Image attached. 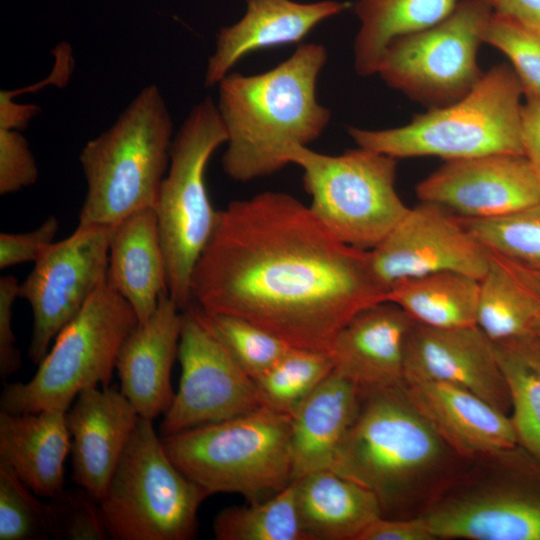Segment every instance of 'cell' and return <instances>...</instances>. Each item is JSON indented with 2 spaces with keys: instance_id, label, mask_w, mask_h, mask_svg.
I'll return each mask as SVG.
<instances>
[{
  "instance_id": "1",
  "label": "cell",
  "mask_w": 540,
  "mask_h": 540,
  "mask_svg": "<svg viewBox=\"0 0 540 540\" xmlns=\"http://www.w3.org/2000/svg\"><path fill=\"white\" fill-rule=\"evenodd\" d=\"M192 303L298 348L328 352L357 313L387 301L367 250L340 241L309 206L266 191L219 211L191 280Z\"/></svg>"
},
{
  "instance_id": "2",
  "label": "cell",
  "mask_w": 540,
  "mask_h": 540,
  "mask_svg": "<svg viewBox=\"0 0 540 540\" xmlns=\"http://www.w3.org/2000/svg\"><path fill=\"white\" fill-rule=\"evenodd\" d=\"M327 59L322 44L301 43L266 72H230L217 84L228 177L248 182L272 175L288 165L289 146H308L322 135L331 111L318 102L317 81Z\"/></svg>"
},
{
  "instance_id": "3",
  "label": "cell",
  "mask_w": 540,
  "mask_h": 540,
  "mask_svg": "<svg viewBox=\"0 0 540 540\" xmlns=\"http://www.w3.org/2000/svg\"><path fill=\"white\" fill-rule=\"evenodd\" d=\"M173 121L156 84L141 89L117 120L79 155L87 192L80 225L113 226L155 207L168 171Z\"/></svg>"
},
{
  "instance_id": "4",
  "label": "cell",
  "mask_w": 540,
  "mask_h": 540,
  "mask_svg": "<svg viewBox=\"0 0 540 540\" xmlns=\"http://www.w3.org/2000/svg\"><path fill=\"white\" fill-rule=\"evenodd\" d=\"M447 447L404 386L381 389L362 393L330 469L373 492L389 517L439 472Z\"/></svg>"
},
{
  "instance_id": "5",
  "label": "cell",
  "mask_w": 540,
  "mask_h": 540,
  "mask_svg": "<svg viewBox=\"0 0 540 540\" xmlns=\"http://www.w3.org/2000/svg\"><path fill=\"white\" fill-rule=\"evenodd\" d=\"M524 95L513 68L499 64L461 99L430 108L403 126H349L347 132L358 147L395 159L436 156L447 161L492 153L524 155Z\"/></svg>"
},
{
  "instance_id": "6",
  "label": "cell",
  "mask_w": 540,
  "mask_h": 540,
  "mask_svg": "<svg viewBox=\"0 0 540 540\" xmlns=\"http://www.w3.org/2000/svg\"><path fill=\"white\" fill-rule=\"evenodd\" d=\"M161 439L174 465L209 495L257 503L293 482L290 415L266 406Z\"/></svg>"
},
{
  "instance_id": "7",
  "label": "cell",
  "mask_w": 540,
  "mask_h": 540,
  "mask_svg": "<svg viewBox=\"0 0 540 540\" xmlns=\"http://www.w3.org/2000/svg\"><path fill=\"white\" fill-rule=\"evenodd\" d=\"M226 142L227 133L216 103L205 98L193 106L173 137L168 171L154 207L166 261L168 294L181 311L192 304L193 271L219 216L208 196L206 166Z\"/></svg>"
},
{
  "instance_id": "8",
  "label": "cell",
  "mask_w": 540,
  "mask_h": 540,
  "mask_svg": "<svg viewBox=\"0 0 540 540\" xmlns=\"http://www.w3.org/2000/svg\"><path fill=\"white\" fill-rule=\"evenodd\" d=\"M138 323L132 306L106 282L60 331L34 376L4 385L0 410L67 411L83 390L107 387L119 350Z\"/></svg>"
},
{
  "instance_id": "9",
  "label": "cell",
  "mask_w": 540,
  "mask_h": 540,
  "mask_svg": "<svg viewBox=\"0 0 540 540\" xmlns=\"http://www.w3.org/2000/svg\"><path fill=\"white\" fill-rule=\"evenodd\" d=\"M141 418L99 502L113 540H191L198 510L210 495L170 460L153 427Z\"/></svg>"
},
{
  "instance_id": "10",
  "label": "cell",
  "mask_w": 540,
  "mask_h": 540,
  "mask_svg": "<svg viewBox=\"0 0 540 540\" xmlns=\"http://www.w3.org/2000/svg\"><path fill=\"white\" fill-rule=\"evenodd\" d=\"M285 159L302 168L313 213L347 245L373 249L409 210L395 188L393 157L358 146L327 155L291 145Z\"/></svg>"
},
{
  "instance_id": "11",
  "label": "cell",
  "mask_w": 540,
  "mask_h": 540,
  "mask_svg": "<svg viewBox=\"0 0 540 540\" xmlns=\"http://www.w3.org/2000/svg\"><path fill=\"white\" fill-rule=\"evenodd\" d=\"M492 14L485 0H460L436 25L392 41L376 75L430 108L461 99L484 74L477 54Z\"/></svg>"
},
{
  "instance_id": "12",
  "label": "cell",
  "mask_w": 540,
  "mask_h": 540,
  "mask_svg": "<svg viewBox=\"0 0 540 540\" xmlns=\"http://www.w3.org/2000/svg\"><path fill=\"white\" fill-rule=\"evenodd\" d=\"M516 448L488 476L450 490L422 514L435 537L540 540V463Z\"/></svg>"
},
{
  "instance_id": "13",
  "label": "cell",
  "mask_w": 540,
  "mask_h": 540,
  "mask_svg": "<svg viewBox=\"0 0 540 540\" xmlns=\"http://www.w3.org/2000/svg\"><path fill=\"white\" fill-rule=\"evenodd\" d=\"M113 226L80 225L65 239L50 244L19 284V297L33 313L29 358L39 364L51 342L107 282Z\"/></svg>"
},
{
  "instance_id": "14",
  "label": "cell",
  "mask_w": 540,
  "mask_h": 540,
  "mask_svg": "<svg viewBox=\"0 0 540 540\" xmlns=\"http://www.w3.org/2000/svg\"><path fill=\"white\" fill-rule=\"evenodd\" d=\"M177 357L181 378L163 414L161 437L263 406L255 381L233 359L193 303L182 311Z\"/></svg>"
},
{
  "instance_id": "15",
  "label": "cell",
  "mask_w": 540,
  "mask_h": 540,
  "mask_svg": "<svg viewBox=\"0 0 540 540\" xmlns=\"http://www.w3.org/2000/svg\"><path fill=\"white\" fill-rule=\"evenodd\" d=\"M371 269L387 290L395 282L441 271L481 279L490 252L444 207L421 202L376 247L368 250Z\"/></svg>"
},
{
  "instance_id": "16",
  "label": "cell",
  "mask_w": 540,
  "mask_h": 540,
  "mask_svg": "<svg viewBox=\"0 0 540 540\" xmlns=\"http://www.w3.org/2000/svg\"><path fill=\"white\" fill-rule=\"evenodd\" d=\"M416 195L462 219H489L539 202L540 185L525 155L492 153L445 161Z\"/></svg>"
},
{
  "instance_id": "17",
  "label": "cell",
  "mask_w": 540,
  "mask_h": 540,
  "mask_svg": "<svg viewBox=\"0 0 540 540\" xmlns=\"http://www.w3.org/2000/svg\"><path fill=\"white\" fill-rule=\"evenodd\" d=\"M465 388L507 414L510 398L494 343L477 326L436 328L414 322L405 347V383Z\"/></svg>"
},
{
  "instance_id": "18",
  "label": "cell",
  "mask_w": 540,
  "mask_h": 540,
  "mask_svg": "<svg viewBox=\"0 0 540 540\" xmlns=\"http://www.w3.org/2000/svg\"><path fill=\"white\" fill-rule=\"evenodd\" d=\"M139 419L129 400L108 387L83 390L67 410L72 480L96 501L103 498Z\"/></svg>"
},
{
  "instance_id": "19",
  "label": "cell",
  "mask_w": 540,
  "mask_h": 540,
  "mask_svg": "<svg viewBox=\"0 0 540 540\" xmlns=\"http://www.w3.org/2000/svg\"><path fill=\"white\" fill-rule=\"evenodd\" d=\"M414 324L390 301L357 313L337 333L328 351L334 370L361 393L405 385V347Z\"/></svg>"
},
{
  "instance_id": "20",
  "label": "cell",
  "mask_w": 540,
  "mask_h": 540,
  "mask_svg": "<svg viewBox=\"0 0 540 540\" xmlns=\"http://www.w3.org/2000/svg\"><path fill=\"white\" fill-rule=\"evenodd\" d=\"M405 392L436 433L462 456L492 457L519 447L510 416L460 386L408 382Z\"/></svg>"
},
{
  "instance_id": "21",
  "label": "cell",
  "mask_w": 540,
  "mask_h": 540,
  "mask_svg": "<svg viewBox=\"0 0 540 540\" xmlns=\"http://www.w3.org/2000/svg\"><path fill=\"white\" fill-rule=\"evenodd\" d=\"M352 7L349 2L322 0H245V12L216 34L214 53L204 77L206 87L217 85L247 54L259 49L299 43L321 22Z\"/></svg>"
},
{
  "instance_id": "22",
  "label": "cell",
  "mask_w": 540,
  "mask_h": 540,
  "mask_svg": "<svg viewBox=\"0 0 540 540\" xmlns=\"http://www.w3.org/2000/svg\"><path fill=\"white\" fill-rule=\"evenodd\" d=\"M182 311L163 294L154 313L123 342L116 361L120 392L141 418L153 420L171 405V370L178 354Z\"/></svg>"
},
{
  "instance_id": "23",
  "label": "cell",
  "mask_w": 540,
  "mask_h": 540,
  "mask_svg": "<svg viewBox=\"0 0 540 540\" xmlns=\"http://www.w3.org/2000/svg\"><path fill=\"white\" fill-rule=\"evenodd\" d=\"M361 398L359 387L333 370L294 410L290 415L293 481L331 468Z\"/></svg>"
},
{
  "instance_id": "24",
  "label": "cell",
  "mask_w": 540,
  "mask_h": 540,
  "mask_svg": "<svg viewBox=\"0 0 540 540\" xmlns=\"http://www.w3.org/2000/svg\"><path fill=\"white\" fill-rule=\"evenodd\" d=\"M66 412L0 410V463L39 497L50 499L64 488V462L71 446Z\"/></svg>"
},
{
  "instance_id": "25",
  "label": "cell",
  "mask_w": 540,
  "mask_h": 540,
  "mask_svg": "<svg viewBox=\"0 0 540 540\" xmlns=\"http://www.w3.org/2000/svg\"><path fill=\"white\" fill-rule=\"evenodd\" d=\"M107 283L134 309L139 323L168 293L167 269L156 211L141 209L113 225Z\"/></svg>"
},
{
  "instance_id": "26",
  "label": "cell",
  "mask_w": 540,
  "mask_h": 540,
  "mask_svg": "<svg viewBox=\"0 0 540 540\" xmlns=\"http://www.w3.org/2000/svg\"><path fill=\"white\" fill-rule=\"evenodd\" d=\"M293 482L305 540H357L383 516L373 492L332 469L313 471Z\"/></svg>"
},
{
  "instance_id": "27",
  "label": "cell",
  "mask_w": 540,
  "mask_h": 540,
  "mask_svg": "<svg viewBox=\"0 0 540 540\" xmlns=\"http://www.w3.org/2000/svg\"><path fill=\"white\" fill-rule=\"evenodd\" d=\"M460 0H356L360 21L353 54L359 76L377 74L388 45L397 38L428 29L446 18Z\"/></svg>"
},
{
  "instance_id": "28",
  "label": "cell",
  "mask_w": 540,
  "mask_h": 540,
  "mask_svg": "<svg viewBox=\"0 0 540 540\" xmlns=\"http://www.w3.org/2000/svg\"><path fill=\"white\" fill-rule=\"evenodd\" d=\"M479 279L441 271L399 280L387 292V301L403 309L419 324L436 328L476 325Z\"/></svg>"
},
{
  "instance_id": "29",
  "label": "cell",
  "mask_w": 540,
  "mask_h": 540,
  "mask_svg": "<svg viewBox=\"0 0 540 540\" xmlns=\"http://www.w3.org/2000/svg\"><path fill=\"white\" fill-rule=\"evenodd\" d=\"M493 343L518 444L540 463V338L531 333Z\"/></svg>"
},
{
  "instance_id": "30",
  "label": "cell",
  "mask_w": 540,
  "mask_h": 540,
  "mask_svg": "<svg viewBox=\"0 0 540 540\" xmlns=\"http://www.w3.org/2000/svg\"><path fill=\"white\" fill-rule=\"evenodd\" d=\"M479 280L476 325L493 341L534 333L540 299L493 253Z\"/></svg>"
},
{
  "instance_id": "31",
  "label": "cell",
  "mask_w": 540,
  "mask_h": 540,
  "mask_svg": "<svg viewBox=\"0 0 540 540\" xmlns=\"http://www.w3.org/2000/svg\"><path fill=\"white\" fill-rule=\"evenodd\" d=\"M217 540H305L294 482L270 498L220 511L213 521Z\"/></svg>"
},
{
  "instance_id": "32",
  "label": "cell",
  "mask_w": 540,
  "mask_h": 540,
  "mask_svg": "<svg viewBox=\"0 0 540 540\" xmlns=\"http://www.w3.org/2000/svg\"><path fill=\"white\" fill-rule=\"evenodd\" d=\"M333 370L328 352L292 346L255 383L263 406L291 415Z\"/></svg>"
},
{
  "instance_id": "33",
  "label": "cell",
  "mask_w": 540,
  "mask_h": 540,
  "mask_svg": "<svg viewBox=\"0 0 540 540\" xmlns=\"http://www.w3.org/2000/svg\"><path fill=\"white\" fill-rule=\"evenodd\" d=\"M460 220L489 252L540 269V201L495 218Z\"/></svg>"
},
{
  "instance_id": "34",
  "label": "cell",
  "mask_w": 540,
  "mask_h": 540,
  "mask_svg": "<svg viewBox=\"0 0 540 540\" xmlns=\"http://www.w3.org/2000/svg\"><path fill=\"white\" fill-rule=\"evenodd\" d=\"M197 308L206 325L254 381L292 347L276 335L248 320L230 315L212 314L203 311L198 306Z\"/></svg>"
},
{
  "instance_id": "35",
  "label": "cell",
  "mask_w": 540,
  "mask_h": 540,
  "mask_svg": "<svg viewBox=\"0 0 540 540\" xmlns=\"http://www.w3.org/2000/svg\"><path fill=\"white\" fill-rule=\"evenodd\" d=\"M0 463V540L55 539L50 504Z\"/></svg>"
},
{
  "instance_id": "36",
  "label": "cell",
  "mask_w": 540,
  "mask_h": 540,
  "mask_svg": "<svg viewBox=\"0 0 540 540\" xmlns=\"http://www.w3.org/2000/svg\"><path fill=\"white\" fill-rule=\"evenodd\" d=\"M483 41L505 54L525 92L540 98V30L493 12Z\"/></svg>"
},
{
  "instance_id": "37",
  "label": "cell",
  "mask_w": 540,
  "mask_h": 540,
  "mask_svg": "<svg viewBox=\"0 0 540 540\" xmlns=\"http://www.w3.org/2000/svg\"><path fill=\"white\" fill-rule=\"evenodd\" d=\"M55 539H110L100 504L85 489H62L50 498Z\"/></svg>"
},
{
  "instance_id": "38",
  "label": "cell",
  "mask_w": 540,
  "mask_h": 540,
  "mask_svg": "<svg viewBox=\"0 0 540 540\" xmlns=\"http://www.w3.org/2000/svg\"><path fill=\"white\" fill-rule=\"evenodd\" d=\"M38 175L36 160L21 131L0 129V194L29 187Z\"/></svg>"
},
{
  "instance_id": "39",
  "label": "cell",
  "mask_w": 540,
  "mask_h": 540,
  "mask_svg": "<svg viewBox=\"0 0 540 540\" xmlns=\"http://www.w3.org/2000/svg\"><path fill=\"white\" fill-rule=\"evenodd\" d=\"M59 223L55 216L48 217L39 227L25 233L0 234V268L35 262L54 242Z\"/></svg>"
},
{
  "instance_id": "40",
  "label": "cell",
  "mask_w": 540,
  "mask_h": 540,
  "mask_svg": "<svg viewBox=\"0 0 540 540\" xmlns=\"http://www.w3.org/2000/svg\"><path fill=\"white\" fill-rule=\"evenodd\" d=\"M19 281L15 276L0 278V377L5 379L21 367V355L12 330L13 304L19 297Z\"/></svg>"
},
{
  "instance_id": "41",
  "label": "cell",
  "mask_w": 540,
  "mask_h": 540,
  "mask_svg": "<svg viewBox=\"0 0 540 540\" xmlns=\"http://www.w3.org/2000/svg\"><path fill=\"white\" fill-rule=\"evenodd\" d=\"M427 521L420 515L410 519L380 516L372 521L357 540H434Z\"/></svg>"
},
{
  "instance_id": "42",
  "label": "cell",
  "mask_w": 540,
  "mask_h": 540,
  "mask_svg": "<svg viewBox=\"0 0 540 540\" xmlns=\"http://www.w3.org/2000/svg\"><path fill=\"white\" fill-rule=\"evenodd\" d=\"M522 143L540 185V98L528 92L522 106Z\"/></svg>"
},
{
  "instance_id": "43",
  "label": "cell",
  "mask_w": 540,
  "mask_h": 540,
  "mask_svg": "<svg viewBox=\"0 0 540 540\" xmlns=\"http://www.w3.org/2000/svg\"><path fill=\"white\" fill-rule=\"evenodd\" d=\"M40 110L41 108L36 104L15 102L14 98L2 90L0 93V129L22 131Z\"/></svg>"
},
{
  "instance_id": "44",
  "label": "cell",
  "mask_w": 540,
  "mask_h": 540,
  "mask_svg": "<svg viewBox=\"0 0 540 540\" xmlns=\"http://www.w3.org/2000/svg\"><path fill=\"white\" fill-rule=\"evenodd\" d=\"M494 13L515 18L540 30V0H485Z\"/></svg>"
},
{
  "instance_id": "45",
  "label": "cell",
  "mask_w": 540,
  "mask_h": 540,
  "mask_svg": "<svg viewBox=\"0 0 540 540\" xmlns=\"http://www.w3.org/2000/svg\"><path fill=\"white\" fill-rule=\"evenodd\" d=\"M496 256L540 299V269L521 266Z\"/></svg>"
},
{
  "instance_id": "46",
  "label": "cell",
  "mask_w": 540,
  "mask_h": 540,
  "mask_svg": "<svg viewBox=\"0 0 540 540\" xmlns=\"http://www.w3.org/2000/svg\"><path fill=\"white\" fill-rule=\"evenodd\" d=\"M534 333L540 338V320L535 327Z\"/></svg>"
}]
</instances>
